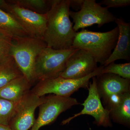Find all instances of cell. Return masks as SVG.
Segmentation results:
<instances>
[{
  "mask_svg": "<svg viewBox=\"0 0 130 130\" xmlns=\"http://www.w3.org/2000/svg\"><path fill=\"white\" fill-rule=\"evenodd\" d=\"M44 96H38L30 91L17 103L14 116L8 126L12 130H29L35 124L36 109L44 101Z\"/></svg>",
  "mask_w": 130,
  "mask_h": 130,
  "instance_id": "30bf717a",
  "label": "cell"
},
{
  "mask_svg": "<svg viewBox=\"0 0 130 130\" xmlns=\"http://www.w3.org/2000/svg\"><path fill=\"white\" fill-rule=\"evenodd\" d=\"M76 49L55 50L47 47L43 48L35 63L36 82L59 76L64 70L68 59Z\"/></svg>",
  "mask_w": 130,
  "mask_h": 130,
  "instance_id": "5b68a950",
  "label": "cell"
},
{
  "mask_svg": "<svg viewBox=\"0 0 130 130\" xmlns=\"http://www.w3.org/2000/svg\"><path fill=\"white\" fill-rule=\"evenodd\" d=\"M98 68L97 62L89 52L76 49L68 59L64 70L59 76L79 79L91 74Z\"/></svg>",
  "mask_w": 130,
  "mask_h": 130,
  "instance_id": "8fae6325",
  "label": "cell"
},
{
  "mask_svg": "<svg viewBox=\"0 0 130 130\" xmlns=\"http://www.w3.org/2000/svg\"><path fill=\"white\" fill-rule=\"evenodd\" d=\"M69 0H54L47 13L46 28L43 40L47 47L55 50L72 48L76 32L70 16Z\"/></svg>",
  "mask_w": 130,
  "mask_h": 130,
  "instance_id": "6da1fadb",
  "label": "cell"
},
{
  "mask_svg": "<svg viewBox=\"0 0 130 130\" xmlns=\"http://www.w3.org/2000/svg\"><path fill=\"white\" fill-rule=\"evenodd\" d=\"M92 78V82L90 83L88 90V95L82 105L83 109L73 116L63 120L62 125L69 124L72 120L81 115H89L94 118V124L98 126L105 128L112 127L111 120L109 116V111L103 106L98 91L96 77Z\"/></svg>",
  "mask_w": 130,
  "mask_h": 130,
  "instance_id": "ba28073f",
  "label": "cell"
},
{
  "mask_svg": "<svg viewBox=\"0 0 130 130\" xmlns=\"http://www.w3.org/2000/svg\"><path fill=\"white\" fill-rule=\"evenodd\" d=\"M21 7L40 14H46L51 9L54 0H9Z\"/></svg>",
  "mask_w": 130,
  "mask_h": 130,
  "instance_id": "ac0fdd59",
  "label": "cell"
},
{
  "mask_svg": "<svg viewBox=\"0 0 130 130\" xmlns=\"http://www.w3.org/2000/svg\"><path fill=\"white\" fill-rule=\"evenodd\" d=\"M84 0H69L70 7L78 11L82 8Z\"/></svg>",
  "mask_w": 130,
  "mask_h": 130,
  "instance_id": "603a6c76",
  "label": "cell"
},
{
  "mask_svg": "<svg viewBox=\"0 0 130 130\" xmlns=\"http://www.w3.org/2000/svg\"><path fill=\"white\" fill-rule=\"evenodd\" d=\"M0 8L10 14L29 36L43 38L46 28L47 13H37L12 3L9 0H0Z\"/></svg>",
  "mask_w": 130,
  "mask_h": 130,
  "instance_id": "8992f818",
  "label": "cell"
},
{
  "mask_svg": "<svg viewBox=\"0 0 130 130\" xmlns=\"http://www.w3.org/2000/svg\"><path fill=\"white\" fill-rule=\"evenodd\" d=\"M111 73L130 79V63L116 64L112 62L103 68L101 74Z\"/></svg>",
  "mask_w": 130,
  "mask_h": 130,
  "instance_id": "ffe728a7",
  "label": "cell"
},
{
  "mask_svg": "<svg viewBox=\"0 0 130 130\" xmlns=\"http://www.w3.org/2000/svg\"><path fill=\"white\" fill-rule=\"evenodd\" d=\"M13 39L0 32V64L10 56Z\"/></svg>",
  "mask_w": 130,
  "mask_h": 130,
  "instance_id": "44dd1931",
  "label": "cell"
},
{
  "mask_svg": "<svg viewBox=\"0 0 130 130\" xmlns=\"http://www.w3.org/2000/svg\"><path fill=\"white\" fill-rule=\"evenodd\" d=\"M21 70L11 56L0 64V89L12 80L23 76Z\"/></svg>",
  "mask_w": 130,
  "mask_h": 130,
  "instance_id": "e0dca14e",
  "label": "cell"
},
{
  "mask_svg": "<svg viewBox=\"0 0 130 130\" xmlns=\"http://www.w3.org/2000/svg\"><path fill=\"white\" fill-rule=\"evenodd\" d=\"M46 47L42 38H40L28 36L13 40L10 56L32 85L36 82L35 74L36 60L42 50Z\"/></svg>",
  "mask_w": 130,
  "mask_h": 130,
  "instance_id": "3957f363",
  "label": "cell"
},
{
  "mask_svg": "<svg viewBox=\"0 0 130 130\" xmlns=\"http://www.w3.org/2000/svg\"><path fill=\"white\" fill-rule=\"evenodd\" d=\"M103 67L104 66L101 65L91 74L79 79H70L58 76L39 81L31 91L40 97L48 94L71 97L73 93L81 88L88 89L90 80L101 74Z\"/></svg>",
  "mask_w": 130,
  "mask_h": 130,
  "instance_id": "277c9868",
  "label": "cell"
},
{
  "mask_svg": "<svg viewBox=\"0 0 130 130\" xmlns=\"http://www.w3.org/2000/svg\"><path fill=\"white\" fill-rule=\"evenodd\" d=\"M79 104L76 98L71 97L54 94L45 96L44 101L39 106L38 117L30 130H39L43 126L51 124L61 113Z\"/></svg>",
  "mask_w": 130,
  "mask_h": 130,
  "instance_id": "9c48e42d",
  "label": "cell"
},
{
  "mask_svg": "<svg viewBox=\"0 0 130 130\" xmlns=\"http://www.w3.org/2000/svg\"><path fill=\"white\" fill-rule=\"evenodd\" d=\"M106 7H103L95 0H84L81 9L77 12L70 10V16L74 25L76 32L79 29L97 24L101 28L104 24L115 22L116 17L109 11Z\"/></svg>",
  "mask_w": 130,
  "mask_h": 130,
  "instance_id": "52a82bcc",
  "label": "cell"
},
{
  "mask_svg": "<svg viewBox=\"0 0 130 130\" xmlns=\"http://www.w3.org/2000/svg\"><path fill=\"white\" fill-rule=\"evenodd\" d=\"M32 85L23 75L0 89V97L13 102H18L30 91Z\"/></svg>",
  "mask_w": 130,
  "mask_h": 130,
  "instance_id": "5bb4252c",
  "label": "cell"
},
{
  "mask_svg": "<svg viewBox=\"0 0 130 130\" xmlns=\"http://www.w3.org/2000/svg\"><path fill=\"white\" fill-rule=\"evenodd\" d=\"M119 35L118 26L105 32L82 29L76 32L72 48L88 51L97 63L103 66L115 48Z\"/></svg>",
  "mask_w": 130,
  "mask_h": 130,
  "instance_id": "7a4b0ae2",
  "label": "cell"
},
{
  "mask_svg": "<svg viewBox=\"0 0 130 130\" xmlns=\"http://www.w3.org/2000/svg\"><path fill=\"white\" fill-rule=\"evenodd\" d=\"M99 4L105 5L107 7L121 8L128 6L130 5V0H103Z\"/></svg>",
  "mask_w": 130,
  "mask_h": 130,
  "instance_id": "7402d4cb",
  "label": "cell"
},
{
  "mask_svg": "<svg viewBox=\"0 0 130 130\" xmlns=\"http://www.w3.org/2000/svg\"><path fill=\"white\" fill-rule=\"evenodd\" d=\"M17 103L0 97V124L8 125L15 113Z\"/></svg>",
  "mask_w": 130,
  "mask_h": 130,
  "instance_id": "d6986e66",
  "label": "cell"
},
{
  "mask_svg": "<svg viewBox=\"0 0 130 130\" xmlns=\"http://www.w3.org/2000/svg\"><path fill=\"white\" fill-rule=\"evenodd\" d=\"M0 130H12L8 125H5L0 124Z\"/></svg>",
  "mask_w": 130,
  "mask_h": 130,
  "instance_id": "cb8c5ba5",
  "label": "cell"
},
{
  "mask_svg": "<svg viewBox=\"0 0 130 130\" xmlns=\"http://www.w3.org/2000/svg\"><path fill=\"white\" fill-rule=\"evenodd\" d=\"M114 22L119 28L118 38L114 49L104 67L118 60L130 61V23L125 22L122 18H116Z\"/></svg>",
  "mask_w": 130,
  "mask_h": 130,
  "instance_id": "4fadbf2b",
  "label": "cell"
},
{
  "mask_svg": "<svg viewBox=\"0 0 130 130\" xmlns=\"http://www.w3.org/2000/svg\"><path fill=\"white\" fill-rule=\"evenodd\" d=\"M98 91L103 104L112 97L130 91V79L111 73L96 76Z\"/></svg>",
  "mask_w": 130,
  "mask_h": 130,
  "instance_id": "7c38bea8",
  "label": "cell"
},
{
  "mask_svg": "<svg viewBox=\"0 0 130 130\" xmlns=\"http://www.w3.org/2000/svg\"><path fill=\"white\" fill-rule=\"evenodd\" d=\"M111 120L130 128V91L124 94L120 102L109 111Z\"/></svg>",
  "mask_w": 130,
  "mask_h": 130,
  "instance_id": "2e32d148",
  "label": "cell"
},
{
  "mask_svg": "<svg viewBox=\"0 0 130 130\" xmlns=\"http://www.w3.org/2000/svg\"><path fill=\"white\" fill-rule=\"evenodd\" d=\"M0 32L13 39L29 36L11 15L0 8Z\"/></svg>",
  "mask_w": 130,
  "mask_h": 130,
  "instance_id": "9a60e30c",
  "label": "cell"
}]
</instances>
